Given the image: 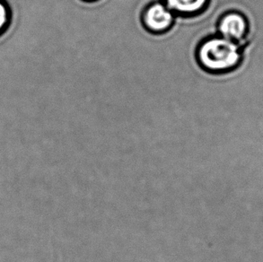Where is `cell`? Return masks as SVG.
Instances as JSON below:
<instances>
[{"label": "cell", "instance_id": "cell-1", "mask_svg": "<svg viewBox=\"0 0 263 262\" xmlns=\"http://www.w3.org/2000/svg\"><path fill=\"white\" fill-rule=\"evenodd\" d=\"M197 63L211 74H224L234 70L242 61V48L239 43L218 34L210 35L199 42L196 48Z\"/></svg>", "mask_w": 263, "mask_h": 262}, {"label": "cell", "instance_id": "cell-2", "mask_svg": "<svg viewBox=\"0 0 263 262\" xmlns=\"http://www.w3.org/2000/svg\"><path fill=\"white\" fill-rule=\"evenodd\" d=\"M140 18L146 32L161 35L167 33L173 28L176 15L160 0L146 5L141 12Z\"/></svg>", "mask_w": 263, "mask_h": 262}, {"label": "cell", "instance_id": "cell-3", "mask_svg": "<svg viewBox=\"0 0 263 262\" xmlns=\"http://www.w3.org/2000/svg\"><path fill=\"white\" fill-rule=\"evenodd\" d=\"M217 30L218 35L240 44L249 32V23L241 12L228 11L218 18Z\"/></svg>", "mask_w": 263, "mask_h": 262}, {"label": "cell", "instance_id": "cell-4", "mask_svg": "<svg viewBox=\"0 0 263 262\" xmlns=\"http://www.w3.org/2000/svg\"><path fill=\"white\" fill-rule=\"evenodd\" d=\"M180 17H195L208 9L211 0H161Z\"/></svg>", "mask_w": 263, "mask_h": 262}, {"label": "cell", "instance_id": "cell-5", "mask_svg": "<svg viewBox=\"0 0 263 262\" xmlns=\"http://www.w3.org/2000/svg\"><path fill=\"white\" fill-rule=\"evenodd\" d=\"M11 22V11L5 0H0V36L7 31Z\"/></svg>", "mask_w": 263, "mask_h": 262}, {"label": "cell", "instance_id": "cell-6", "mask_svg": "<svg viewBox=\"0 0 263 262\" xmlns=\"http://www.w3.org/2000/svg\"><path fill=\"white\" fill-rule=\"evenodd\" d=\"M84 2H86V3H92V2H96V1H98V0H82Z\"/></svg>", "mask_w": 263, "mask_h": 262}]
</instances>
